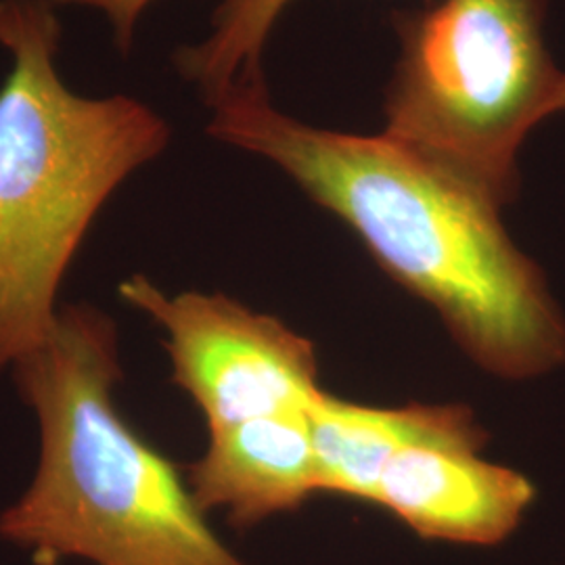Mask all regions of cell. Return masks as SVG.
I'll return each mask as SVG.
<instances>
[{
    "label": "cell",
    "instance_id": "8",
    "mask_svg": "<svg viewBox=\"0 0 565 565\" xmlns=\"http://www.w3.org/2000/svg\"><path fill=\"white\" fill-rule=\"evenodd\" d=\"M319 488L327 494L375 505L382 476L411 446H465L482 450L484 427L463 404L366 406L321 390L306 408Z\"/></svg>",
    "mask_w": 565,
    "mask_h": 565
},
{
    "label": "cell",
    "instance_id": "10",
    "mask_svg": "<svg viewBox=\"0 0 565 565\" xmlns=\"http://www.w3.org/2000/svg\"><path fill=\"white\" fill-rule=\"evenodd\" d=\"M55 7H88L97 9L109 21L114 44L121 55H128L135 42V30L141 20L142 11L153 0H53Z\"/></svg>",
    "mask_w": 565,
    "mask_h": 565
},
{
    "label": "cell",
    "instance_id": "11",
    "mask_svg": "<svg viewBox=\"0 0 565 565\" xmlns=\"http://www.w3.org/2000/svg\"><path fill=\"white\" fill-rule=\"evenodd\" d=\"M562 111H565V81L562 93H559V102H557V114H562Z\"/></svg>",
    "mask_w": 565,
    "mask_h": 565
},
{
    "label": "cell",
    "instance_id": "2",
    "mask_svg": "<svg viewBox=\"0 0 565 565\" xmlns=\"http://www.w3.org/2000/svg\"><path fill=\"white\" fill-rule=\"evenodd\" d=\"M120 327L63 303L9 373L39 425L30 484L0 511V541L36 565H249L212 530L186 478L118 406Z\"/></svg>",
    "mask_w": 565,
    "mask_h": 565
},
{
    "label": "cell",
    "instance_id": "6",
    "mask_svg": "<svg viewBox=\"0 0 565 565\" xmlns=\"http://www.w3.org/2000/svg\"><path fill=\"white\" fill-rule=\"evenodd\" d=\"M536 499L524 473L465 446L419 445L387 465L375 505L424 541L492 546L507 541Z\"/></svg>",
    "mask_w": 565,
    "mask_h": 565
},
{
    "label": "cell",
    "instance_id": "3",
    "mask_svg": "<svg viewBox=\"0 0 565 565\" xmlns=\"http://www.w3.org/2000/svg\"><path fill=\"white\" fill-rule=\"evenodd\" d=\"M53 0H0V373L41 345L103 205L160 158L172 128L128 95L82 97L57 72Z\"/></svg>",
    "mask_w": 565,
    "mask_h": 565
},
{
    "label": "cell",
    "instance_id": "4",
    "mask_svg": "<svg viewBox=\"0 0 565 565\" xmlns=\"http://www.w3.org/2000/svg\"><path fill=\"white\" fill-rule=\"evenodd\" d=\"M545 13L546 0H434L398 13L385 137L497 205L513 202L520 149L557 114L565 81Z\"/></svg>",
    "mask_w": 565,
    "mask_h": 565
},
{
    "label": "cell",
    "instance_id": "1",
    "mask_svg": "<svg viewBox=\"0 0 565 565\" xmlns=\"http://www.w3.org/2000/svg\"><path fill=\"white\" fill-rule=\"evenodd\" d=\"M207 107L210 137L275 163L340 218L486 373L530 380L565 363V319L545 275L484 193L384 132L352 135L285 114L264 78L235 82Z\"/></svg>",
    "mask_w": 565,
    "mask_h": 565
},
{
    "label": "cell",
    "instance_id": "5",
    "mask_svg": "<svg viewBox=\"0 0 565 565\" xmlns=\"http://www.w3.org/2000/svg\"><path fill=\"white\" fill-rule=\"evenodd\" d=\"M118 294L162 329L172 384L207 431L306 411L323 390L315 343L270 315L224 294H166L145 275L124 279Z\"/></svg>",
    "mask_w": 565,
    "mask_h": 565
},
{
    "label": "cell",
    "instance_id": "9",
    "mask_svg": "<svg viewBox=\"0 0 565 565\" xmlns=\"http://www.w3.org/2000/svg\"><path fill=\"white\" fill-rule=\"evenodd\" d=\"M294 0H223L210 34L174 53V67L195 84L205 105L235 82L264 78L263 53L282 11Z\"/></svg>",
    "mask_w": 565,
    "mask_h": 565
},
{
    "label": "cell",
    "instance_id": "7",
    "mask_svg": "<svg viewBox=\"0 0 565 565\" xmlns=\"http://www.w3.org/2000/svg\"><path fill=\"white\" fill-rule=\"evenodd\" d=\"M184 478L203 513L223 511L239 530L300 509L321 494L306 411L210 431L207 448Z\"/></svg>",
    "mask_w": 565,
    "mask_h": 565
}]
</instances>
